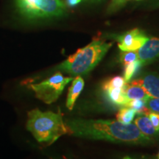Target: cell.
I'll return each instance as SVG.
<instances>
[{
	"label": "cell",
	"instance_id": "cell-1",
	"mask_svg": "<svg viewBox=\"0 0 159 159\" xmlns=\"http://www.w3.org/2000/svg\"><path fill=\"white\" fill-rule=\"evenodd\" d=\"M65 123L69 128V134L80 138L131 144L151 142L150 137L141 133L132 123L125 125L119 121L83 119H67Z\"/></svg>",
	"mask_w": 159,
	"mask_h": 159
},
{
	"label": "cell",
	"instance_id": "cell-2",
	"mask_svg": "<svg viewBox=\"0 0 159 159\" xmlns=\"http://www.w3.org/2000/svg\"><path fill=\"white\" fill-rule=\"evenodd\" d=\"M27 129L39 143L53 144L60 137L69 134V128L61 113L34 109L27 114Z\"/></svg>",
	"mask_w": 159,
	"mask_h": 159
},
{
	"label": "cell",
	"instance_id": "cell-3",
	"mask_svg": "<svg viewBox=\"0 0 159 159\" xmlns=\"http://www.w3.org/2000/svg\"><path fill=\"white\" fill-rule=\"evenodd\" d=\"M112 47V43L102 40H94L85 47L77 49L56 69L65 71L71 76H78L90 72Z\"/></svg>",
	"mask_w": 159,
	"mask_h": 159
},
{
	"label": "cell",
	"instance_id": "cell-4",
	"mask_svg": "<svg viewBox=\"0 0 159 159\" xmlns=\"http://www.w3.org/2000/svg\"><path fill=\"white\" fill-rule=\"evenodd\" d=\"M14 2L19 14L29 20L59 17L66 13L62 0H14Z\"/></svg>",
	"mask_w": 159,
	"mask_h": 159
},
{
	"label": "cell",
	"instance_id": "cell-5",
	"mask_svg": "<svg viewBox=\"0 0 159 159\" xmlns=\"http://www.w3.org/2000/svg\"><path fill=\"white\" fill-rule=\"evenodd\" d=\"M72 80V77H64L61 72H57L42 82L30 84L29 87L38 99L46 104H51L59 98L66 85Z\"/></svg>",
	"mask_w": 159,
	"mask_h": 159
},
{
	"label": "cell",
	"instance_id": "cell-6",
	"mask_svg": "<svg viewBox=\"0 0 159 159\" xmlns=\"http://www.w3.org/2000/svg\"><path fill=\"white\" fill-rule=\"evenodd\" d=\"M126 83L125 79L120 76H116L105 81L102 86L105 100L116 107L123 108L126 106L129 101L124 92Z\"/></svg>",
	"mask_w": 159,
	"mask_h": 159
},
{
	"label": "cell",
	"instance_id": "cell-7",
	"mask_svg": "<svg viewBox=\"0 0 159 159\" xmlns=\"http://www.w3.org/2000/svg\"><path fill=\"white\" fill-rule=\"evenodd\" d=\"M149 37L139 28L130 30L116 37L118 47L121 51H136L148 41Z\"/></svg>",
	"mask_w": 159,
	"mask_h": 159
},
{
	"label": "cell",
	"instance_id": "cell-8",
	"mask_svg": "<svg viewBox=\"0 0 159 159\" xmlns=\"http://www.w3.org/2000/svg\"><path fill=\"white\" fill-rule=\"evenodd\" d=\"M129 83L139 85L150 97L159 98V75L156 72H145Z\"/></svg>",
	"mask_w": 159,
	"mask_h": 159
},
{
	"label": "cell",
	"instance_id": "cell-9",
	"mask_svg": "<svg viewBox=\"0 0 159 159\" xmlns=\"http://www.w3.org/2000/svg\"><path fill=\"white\" fill-rule=\"evenodd\" d=\"M139 60L143 65L153 62L159 58V38H149L148 41L136 50Z\"/></svg>",
	"mask_w": 159,
	"mask_h": 159
},
{
	"label": "cell",
	"instance_id": "cell-10",
	"mask_svg": "<svg viewBox=\"0 0 159 159\" xmlns=\"http://www.w3.org/2000/svg\"><path fill=\"white\" fill-rule=\"evenodd\" d=\"M84 87V80L80 75H78L72 80L71 86L69 89L68 97L66 99V107L69 110H72L77 97L80 94Z\"/></svg>",
	"mask_w": 159,
	"mask_h": 159
},
{
	"label": "cell",
	"instance_id": "cell-11",
	"mask_svg": "<svg viewBox=\"0 0 159 159\" xmlns=\"http://www.w3.org/2000/svg\"><path fill=\"white\" fill-rule=\"evenodd\" d=\"M134 125L141 131V133L150 137V139L157 136L158 134L147 115L138 114V116L134 119Z\"/></svg>",
	"mask_w": 159,
	"mask_h": 159
},
{
	"label": "cell",
	"instance_id": "cell-12",
	"mask_svg": "<svg viewBox=\"0 0 159 159\" xmlns=\"http://www.w3.org/2000/svg\"><path fill=\"white\" fill-rule=\"evenodd\" d=\"M124 92L128 100L142 99L146 102L147 99L150 97L142 87H140L139 85L132 84L130 83H126L124 89Z\"/></svg>",
	"mask_w": 159,
	"mask_h": 159
},
{
	"label": "cell",
	"instance_id": "cell-13",
	"mask_svg": "<svg viewBox=\"0 0 159 159\" xmlns=\"http://www.w3.org/2000/svg\"><path fill=\"white\" fill-rule=\"evenodd\" d=\"M136 114V111L134 109L128 107H123L121 108L116 115L117 121L125 125L131 124Z\"/></svg>",
	"mask_w": 159,
	"mask_h": 159
},
{
	"label": "cell",
	"instance_id": "cell-14",
	"mask_svg": "<svg viewBox=\"0 0 159 159\" xmlns=\"http://www.w3.org/2000/svg\"><path fill=\"white\" fill-rule=\"evenodd\" d=\"M143 63L142 61L139 60L134 61V62L129 63V64L125 66V71H124V76L123 78L125 79V82L129 83L131 80V79L134 77L138 71L142 68Z\"/></svg>",
	"mask_w": 159,
	"mask_h": 159
},
{
	"label": "cell",
	"instance_id": "cell-15",
	"mask_svg": "<svg viewBox=\"0 0 159 159\" xmlns=\"http://www.w3.org/2000/svg\"><path fill=\"white\" fill-rule=\"evenodd\" d=\"M119 60L123 65L126 66L139 60V57L136 51H122L119 55Z\"/></svg>",
	"mask_w": 159,
	"mask_h": 159
},
{
	"label": "cell",
	"instance_id": "cell-16",
	"mask_svg": "<svg viewBox=\"0 0 159 159\" xmlns=\"http://www.w3.org/2000/svg\"><path fill=\"white\" fill-rule=\"evenodd\" d=\"M146 107L152 112L159 114V98L149 97L146 100Z\"/></svg>",
	"mask_w": 159,
	"mask_h": 159
},
{
	"label": "cell",
	"instance_id": "cell-17",
	"mask_svg": "<svg viewBox=\"0 0 159 159\" xmlns=\"http://www.w3.org/2000/svg\"><path fill=\"white\" fill-rule=\"evenodd\" d=\"M129 0H112L110 5H109L108 11L109 13L116 12L125 5Z\"/></svg>",
	"mask_w": 159,
	"mask_h": 159
},
{
	"label": "cell",
	"instance_id": "cell-18",
	"mask_svg": "<svg viewBox=\"0 0 159 159\" xmlns=\"http://www.w3.org/2000/svg\"><path fill=\"white\" fill-rule=\"evenodd\" d=\"M147 116L150 119L151 122H152L155 129L159 134V114H157V113L152 112V111H150V113Z\"/></svg>",
	"mask_w": 159,
	"mask_h": 159
},
{
	"label": "cell",
	"instance_id": "cell-19",
	"mask_svg": "<svg viewBox=\"0 0 159 159\" xmlns=\"http://www.w3.org/2000/svg\"><path fill=\"white\" fill-rule=\"evenodd\" d=\"M82 0H66V4L68 7H72L77 6Z\"/></svg>",
	"mask_w": 159,
	"mask_h": 159
},
{
	"label": "cell",
	"instance_id": "cell-20",
	"mask_svg": "<svg viewBox=\"0 0 159 159\" xmlns=\"http://www.w3.org/2000/svg\"><path fill=\"white\" fill-rule=\"evenodd\" d=\"M148 6H149V7L151 9H158L159 8V0H150Z\"/></svg>",
	"mask_w": 159,
	"mask_h": 159
},
{
	"label": "cell",
	"instance_id": "cell-21",
	"mask_svg": "<svg viewBox=\"0 0 159 159\" xmlns=\"http://www.w3.org/2000/svg\"><path fill=\"white\" fill-rule=\"evenodd\" d=\"M123 159H131V158L129 156H126V157H125V158Z\"/></svg>",
	"mask_w": 159,
	"mask_h": 159
},
{
	"label": "cell",
	"instance_id": "cell-22",
	"mask_svg": "<svg viewBox=\"0 0 159 159\" xmlns=\"http://www.w3.org/2000/svg\"><path fill=\"white\" fill-rule=\"evenodd\" d=\"M90 1H94V2H100L102 0H90Z\"/></svg>",
	"mask_w": 159,
	"mask_h": 159
},
{
	"label": "cell",
	"instance_id": "cell-23",
	"mask_svg": "<svg viewBox=\"0 0 159 159\" xmlns=\"http://www.w3.org/2000/svg\"><path fill=\"white\" fill-rule=\"evenodd\" d=\"M158 159H159V152H158Z\"/></svg>",
	"mask_w": 159,
	"mask_h": 159
},
{
	"label": "cell",
	"instance_id": "cell-24",
	"mask_svg": "<svg viewBox=\"0 0 159 159\" xmlns=\"http://www.w3.org/2000/svg\"><path fill=\"white\" fill-rule=\"evenodd\" d=\"M136 1H141V0H136Z\"/></svg>",
	"mask_w": 159,
	"mask_h": 159
}]
</instances>
